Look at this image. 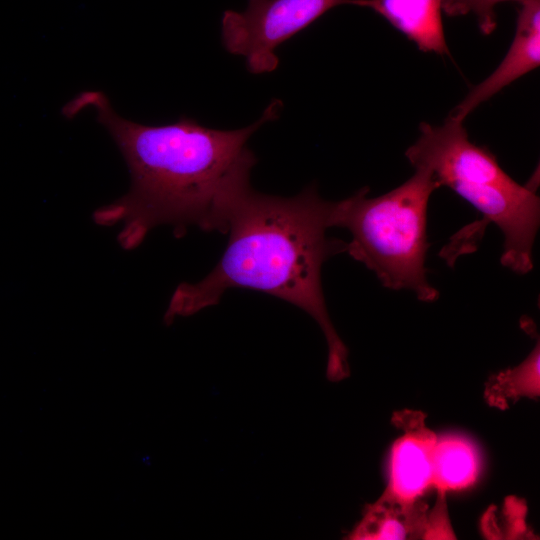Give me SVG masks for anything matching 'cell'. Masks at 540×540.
<instances>
[{
  "label": "cell",
  "mask_w": 540,
  "mask_h": 540,
  "mask_svg": "<svg viewBox=\"0 0 540 540\" xmlns=\"http://www.w3.org/2000/svg\"><path fill=\"white\" fill-rule=\"evenodd\" d=\"M282 107L274 100L255 123L236 130L208 128L188 117L149 126L122 118L102 92L80 93L64 106V114L71 117L93 108L122 152L132 179L129 192L98 208L94 221L122 225L117 239L127 250L160 225L172 226L177 237L189 227L225 234L232 206L251 186L256 157L248 140L276 119Z\"/></svg>",
  "instance_id": "6da1fadb"
},
{
  "label": "cell",
  "mask_w": 540,
  "mask_h": 540,
  "mask_svg": "<svg viewBox=\"0 0 540 540\" xmlns=\"http://www.w3.org/2000/svg\"><path fill=\"white\" fill-rule=\"evenodd\" d=\"M331 208L315 185L292 197L248 187L230 210L220 260L200 281L175 289L164 322L216 305L232 288L260 291L299 307L318 323L328 346V379L346 378L348 351L331 322L321 283L322 265L347 250V242L326 234Z\"/></svg>",
  "instance_id": "7a4b0ae2"
},
{
  "label": "cell",
  "mask_w": 540,
  "mask_h": 540,
  "mask_svg": "<svg viewBox=\"0 0 540 540\" xmlns=\"http://www.w3.org/2000/svg\"><path fill=\"white\" fill-rule=\"evenodd\" d=\"M463 122L449 115L439 126L421 123L405 155L415 169L428 171L439 187H449L495 224L504 237L502 265L526 274L533 269L540 224L535 187L517 183L489 149L472 143Z\"/></svg>",
  "instance_id": "3957f363"
},
{
  "label": "cell",
  "mask_w": 540,
  "mask_h": 540,
  "mask_svg": "<svg viewBox=\"0 0 540 540\" xmlns=\"http://www.w3.org/2000/svg\"><path fill=\"white\" fill-rule=\"evenodd\" d=\"M439 186L424 169H415L407 181L378 197L364 187L352 196L332 202L330 227L347 229L352 239L348 253L373 271L382 285L410 290L424 302L439 292L427 280L425 267L427 208Z\"/></svg>",
  "instance_id": "277c9868"
},
{
  "label": "cell",
  "mask_w": 540,
  "mask_h": 540,
  "mask_svg": "<svg viewBox=\"0 0 540 540\" xmlns=\"http://www.w3.org/2000/svg\"><path fill=\"white\" fill-rule=\"evenodd\" d=\"M347 0H248L243 11L226 10L221 39L226 51L245 59L252 74L274 71L276 49Z\"/></svg>",
  "instance_id": "5b68a950"
},
{
  "label": "cell",
  "mask_w": 540,
  "mask_h": 540,
  "mask_svg": "<svg viewBox=\"0 0 540 540\" xmlns=\"http://www.w3.org/2000/svg\"><path fill=\"white\" fill-rule=\"evenodd\" d=\"M514 39L497 68L451 111L465 120L480 104L540 65V0H521Z\"/></svg>",
  "instance_id": "8992f818"
},
{
  "label": "cell",
  "mask_w": 540,
  "mask_h": 540,
  "mask_svg": "<svg viewBox=\"0 0 540 540\" xmlns=\"http://www.w3.org/2000/svg\"><path fill=\"white\" fill-rule=\"evenodd\" d=\"M444 503L433 511L420 501H402L387 494L367 507L364 517L351 533L352 539H411L419 537H448Z\"/></svg>",
  "instance_id": "52a82bcc"
},
{
  "label": "cell",
  "mask_w": 540,
  "mask_h": 540,
  "mask_svg": "<svg viewBox=\"0 0 540 540\" xmlns=\"http://www.w3.org/2000/svg\"><path fill=\"white\" fill-rule=\"evenodd\" d=\"M404 434L393 445L390 479L385 494L402 501H415L433 485V453L437 437L421 416L403 421Z\"/></svg>",
  "instance_id": "ba28073f"
},
{
  "label": "cell",
  "mask_w": 540,
  "mask_h": 540,
  "mask_svg": "<svg viewBox=\"0 0 540 540\" xmlns=\"http://www.w3.org/2000/svg\"><path fill=\"white\" fill-rule=\"evenodd\" d=\"M443 0H347L373 10L422 52L449 55L442 23Z\"/></svg>",
  "instance_id": "9c48e42d"
},
{
  "label": "cell",
  "mask_w": 540,
  "mask_h": 540,
  "mask_svg": "<svg viewBox=\"0 0 540 540\" xmlns=\"http://www.w3.org/2000/svg\"><path fill=\"white\" fill-rule=\"evenodd\" d=\"M473 444L459 436L437 438L433 453V485L441 494L473 484L479 473Z\"/></svg>",
  "instance_id": "30bf717a"
},
{
  "label": "cell",
  "mask_w": 540,
  "mask_h": 540,
  "mask_svg": "<svg viewBox=\"0 0 540 540\" xmlns=\"http://www.w3.org/2000/svg\"><path fill=\"white\" fill-rule=\"evenodd\" d=\"M487 395L495 404L517 396H536L539 393V344L527 359L514 369L495 376Z\"/></svg>",
  "instance_id": "8fae6325"
},
{
  "label": "cell",
  "mask_w": 540,
  "mask_h": 540,
  "mask_svg": "<svg viewBox=\"0 0 540 540\" xmlns=\"http://www.w3.org/2000/svg\"><path fill=\"white\" fill-rule=\"evenodd\" d=\"M505 1L521 0H443L442 11L448 16L474 15L480 31L489 35L497 27L495 7Z\"/></svg>",
  "instance_id": "7c38bea8"
}]
</instances>
